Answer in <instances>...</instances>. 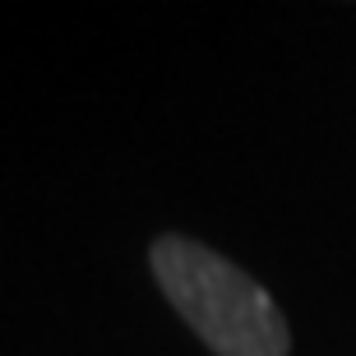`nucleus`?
<instances>
[{"label": "nucleus", "instance_id": "obj_1", "mask_svg": "<svg viewBox=\"0 0 356 356\" xmlns=\"http://www.w3.org/2000/svg\"><path fill=\"white\" fill-rule=\"evenodd\" d=\"M148 259L176 315L218 356H287L291 333L282 310L232 259L185 236H158Z\"/></svg>", "mask_w": 356, "mask_h": 356}]
</instances>
